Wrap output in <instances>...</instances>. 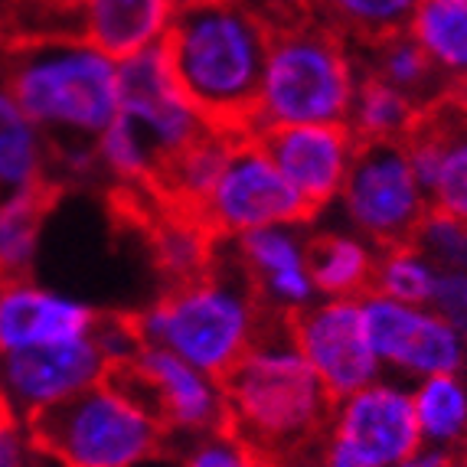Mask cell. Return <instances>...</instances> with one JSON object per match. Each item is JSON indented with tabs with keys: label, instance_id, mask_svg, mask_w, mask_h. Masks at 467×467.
<instances>
[{
	"label": "cell",
	"instance_id": "obj_23",
	"mask_svg": "<svg viewBox=\"0 0 467 467\" xmlns=\"http://www.w3.org/2000/svg\"><path fill=\"white\" fill-rule=\"evenodd\" d=\"M409 36L421 47L451 88L467 78V0H419Z\"/></svg>",
	"mask_w": 467,
	"mask_h": 467
},
{
	"label": "cell",
	"instance_id": "obj_11",
	"mask_svg": "<svg viewBox=\"0 0 467 467\" xmlns=\"http://www.w3.org/2000/svg\"><path fill=\"white\" fill-rule=\"evenodd\" d=\"M288 330L297 353L307 359L334 402L379 379L382 367L369 347L359 301H314L291 314Z\"/></svg>",
	"mask_w": 467,
	"mask_h": 467
},
{
	"label": "cell",
	"instance_id": "obj_38",
	"mask_svg": "<svg viewBox=\"0 0 467 467\" xmlns=\"http://www.w3.org/2000/svg\"><path fill=\"white\" fill-rule=\"evenodd\" d=\"M4 402H7V396H4V392H0V405H4Z\"/></svg>",
	"mask_w": 467,
	"mask_h": 467
},
{
	"label": "cell",
	"instance_id": "obj_26",
	"mask_svg": "<svg viewBox=\"0 0 467 467\" xmlns=\"http://www.w3.org/2000/svg\"><path fill=\"white\" fill-rule=\"evenodd\" d=\"M415 419L425 444L461 448L467 438V382L461 373H438L419 379L412 389Z\"/></svg>",
	"mask_w": 467,
	"mask_h": 467
},
{
	"label": "cell",
	"instance_id": "obj_18",
	"mask_svg": "<svg viewBox=\"0 0 467 467\" xmlns=\"http://www.w3.org/2000/svg\"><path fill=\"white\" fill-rule=\"evenodd\" d=\"M101 314L76 297L20 281L0 285V357L92 337Z\"/></svg>",
	"mask_w": 467,
	"mask_h": 467
},
{
	"label": "cell",
	"instance_id": "obj_12",
	"mask_svg": "<svg viewBox=\"0 0 467 467\" xmlns=\"http://www.w3.org/2000/svg\"><path fill=\"white\" fill-rule=\"evenodd\" d=\"M125 382H131L148 399L164 429L177 435H213L226 431V396L216 376L190 367L177 353L161 347H140L138 357L125 367L111 369Z\"/></svg>",
	"mask_w": 467,
	"mask_h": 467
},
{
	"label": "cell",
	"instance_id": "obj_32",
	"mask_svg": "<svg viewBox=\"0 0 467 467\" xmlns=\"http://www.w3.org/2000/svg\"><path fill=\"white\" fill-rule=\"evenodd\" d=\"M265 16H288V14H304L314 10V0H252Z\"/></svg>",
	"mask_w": 467,
	"mask_h": 467
},
{
	"label": "cell",
	"instance_id": "obj_24",
	"mask_svg": "<svg viewBox=\"0 0 467 467\" xmlns=\"http://www.w3.org/2000/svg\"><path fill=\"white\" fill-rule=\"evenodd\" d=\"M363 49H367L363 72L389 82L392 88L405 92L419 105H429V101L441 99L444 92H451V82L435 69V63L421 53V47L409 33H396V36L369 43Z\"/></svg>",
	"mask_w": 467,
	"mask_h": 467
},
{
	"label": "cell",
	"instance_id": "obj_8",
	"mask_svg": "<svg viewBox=\"0 0 467 467\" xmlns=\"http://www.w3.org/2000/svg\"><path fill=\"white\" fill-rule=\"evenodd\" d=\"M340 202L353 229L376 249L412 242L431 210L402 140L359 144Z\"/></svg>",
	"mask_w": 467,
	"mask_h": 467
},
{
	"label": "cell",
	"instance_id": "obj_15",
	"mask_svg": "<svg viewBox=\"0 0 467 467\" xmlns=\"http://www.w3.org/2000/svg\"><path fill=\"white\" fill-rule=\"evenodd\" d=\"M109 373L111 367L95 337L0 357L4 396H7L10 405L26 409V419L33 412L49 409V405H59L66 399L78 396Z\"/></svg>",
	"mask_w": 467,
	"mask_h": 467
},
{
	"label": "cell",
	"instance_id": "obj_27",
	"mask_svg": "<svg viewBox=\"0 0 467 467\" xmlns=\"http://www.w3.org/2000/svg\"><path fill=\"white\" fill-rule=\"evenodd\" d=\"M415 4L419 0H314V10L347 39L369 47L409 30Z\"/></svg>",
	"mask_w": 467,
	"mask_h": 467
},
{
	"label": "cell",
	"instance_id": "obj_4",
	"mask_svg": "<svg viewBox=\"0 0 467 467\" xmlns=\"http://www.w3.org/2000/svg\"><path fill=\"white\" fill-rule=\"evenodd\" d=\"M357 78L347 36L317 10L268 16V56L249 134L288 125H343Z\"/></svg>",
	"mask_w": 467,
	"mask_h": 467
},
{
	"label": "cell",
	"instance_id": "obj_35",
	"mask_svg": "<svg viewBox=\"0 0 467 467\" xmlns=\"http://www.w3.org/2000/svg\"><path fill=\"white\" fill-rule=\"evenodd\" d=\"M454 92H458V95H461V99H464V101H467V78H464V82H458V86H454Z\"/></svg>",
	"mask_w": 467,
	"mask_h": 467
},
{
	"label": "cell",
	"instance_id": "obj_5",
	"mask_svg": "<svg viewBox=\"0 0 467 467\" xmlns=\"http://www.w3.org/2000/svg\"><path fill=\"white\" fill-rule=\"evenodd\" d=\"M265 314L239 258H216L202 278L177 285L144 314H134V324L148 347L177 353L190 367L223 379L262 334Z\"/></svg>",
	"mask_w": 467,
	"mask_h": 467
},
{
	"label": "cell",
	"instance_id": "obj_16",
	"mask_svg": "<svg viewBox=\"0 0 467 467\" xmlns=\"http://www.w3.org/2000/svg\"><path fill=\"white\" fill-rule=\"evenodd\" d=\"M258 144L268 150L288 183L320 213L340 196L347 173L357 157V138L343 125H288L255 131Z\"/></svg>",
	"mask_w": 467,
	"mask_h": 467
},
{
	"label": "cell",
	"instance_id": "obj_17",
	"mask_svg": "<svg viewBox=\"0 0 467 467\" xmlns=\"http://www.w3.org/2000/svg\"><path fill=\"white\" fill-rule=\"evenodd\" d=\"M235 258L268 314L291 317L317 297L307 268V239H301L295 226H268L239 235Z\"/></svg>",
	"mask_w": 467,
	"mask_h": 467
},
{
	"label": "cell",
	"instance_id": "obj_21",
	"mask_svg": "<svg viewBox=\"0 0 467 467\" xmlns=\"http://www.w3.org/2000/svg\"><path fill=\"white\" fill-rule=\"evenodd\" d=\"M49 140L0 86V196L49 183Z\"/></svg>",
	"mask_w": 467,
	"mask_h": 467
},
{
	"label": "cell",
	"instance_id": "obj_37",
	"mask_svg": "<svg viewBox=\"0 0 467 467\" xmlns=\"http://www.w3.org/2000/svg\"><path fill=\"white\" fill-rule=\"evenodd\" d=\"M180 4H210V0H180Z\"/></svg>",
	"mask_w": 467,
	"mask_h": 467
},
{
	"label": "cell",
	"instance_id": "obj_13",
	"mask_svg": "<svg viewBox=\"0 0 467 467\" xmlns=\"http://www.w3.org/2000/svg\"><path fill=\"white\" fill-rule=\"evenodd\" d=\"M330 438L350 448L367 467H399L421 444L412 389L399 382H369L347 399H337Z\"/></svg>",
	"mask_w": 467,
	"mask_h": 467
},
{
	"label": "cell",
	"instance_id": "obj_2",
	"mask_svg": "<svg viewBox=\"0 0 467 467\" xmlns=\"http://www.w3.org/2000/svg\"><path fill=\"white\" fill-rule=\"evenodd\" d=\"M164 49L206 125L233 134L252 131L268 56V16L252 0L180 4Z\"/></svg>",
	"mask_w": 467,
	"mask_h": 467
},
{
	"label": "cell",
	"instance_id": "obj_19",
	"mask_svg": "<svg viewBox=\"0 0 467 467\" xmlns=\"http://www.w3.org/2000/svg\"><path fill=\"white\" fill-rule=\"evenodd\" d=\"M177 10L180 0H86L76 10V36L121 63L164 47Z\"/></svg>",
	"mask_w": 467,
	"mask_h": 467
},
{
	"label": "cell",
	"instance_id": "obj_30",
	"mask_svg": "<svg viewBox=\"0 0 467 467\" xmlns=\"http://www.w3.org/2000/svg\"><path fill=\"white\" fill-rule=\"evenodd\" d=\"M183 467H272L255 448L235 438L233 431H213L190 444Z\"/></svg>",
	"mask_w": 467,
	"mask_h": 467
},
{
	"label": "cell",
	"instance_id": "obj_33",
	"mask_svg": "<svg viewBox=\"0 0 467 467\" xmlns=\"http://www.w3.org/2000/svg\"><path fill=\"white\" fill-rule=\"evenodd\" d=\"M43 4H49L53 10H72V14H76V10L82 7L86 0H43Z\"/></svg>",
	"mask_w": 467,
	"mask_h": 467
},
{
	"label": "cell",
	"instance_id": "obj_3",
	"mask_svg": "<svg viewBox=\"0 0 467 467\" xmlns=\"http://www.w3.org/2000/svg\"><path fill=\"white\" fill-rule=\"evenodd\" d=\"M4 88L47 140H95L118 118V59L76 33L4 47Z\"/></svg>",
	"mask_w": 467,
	"mask_h": 467
},
{
	"label": "cell",
	"instance_id": "obj_7",
	"mask_svg": "<svg viewBox=\"0 0 467 467\" xmlns=\"http://www.w3.org/2000/svg\"><path fill=\"white\" fill-rule=\"evenodd\" d=\"M317 213L311 210V202L275 167L255 134L235 138L210 196L196 213L216 239H239L268 226H304Z\"/></svg>",
	"mask_w": 467,
	"mask_h": 467
},
{
	"label": "cell",
	"instance_id": "obj_31",
	"mask_svg": "<svg viewBox=\"0 0 467 467\" xmlns=\"http://www.w3.org/2000/svg\"><path fill=\"white\" fill-rule=\"evenodd\" d=\"M431 307L467 340V272H441Z\"/></svg>",
	"mask_w": 467,
	"mask_h": 467
},
{
	"label": "cell",
	"instance_id": "obj_6",
	"mask_svg": "<svg viewBox=\"0 0 467 467\" xmlns=\"http://www.w3.org/2000/svg\"><path fill=\"white\" fill-rule=\"evenodd\" d=\"M167 438L148 399L115 373L30 415V441L63 467H144Z\"/></svg>",
	"mask_w": 467,
	"mask_h": 467
},
{
	"label": "cell",
	"instance_id": "obj_25",
	"mask_svg": "<svg viewBox=\"0 0 467 467\" xmlns=\"http://www.w3.org/2000/svg\"><path fill=\"white\" fill-rule=\"evenodd\" d=\"M425 105L412 101L405 92L392 88L389 82L359 72L357 95H353L347 128L353 131L357 144H376V140H402Z\"/></svg>",
	"mask_w": 467,
	"mask_h": 467
},
{
	"label": "cell",
	"instance_id": "obj_34",
	"mask_svg": "<svg viewBox=\"0 0 467 467\" xmlns=\"http://www.w3.org/2000/svg\"><path fill=\"white\" fill-rule=\"evenodd\" d=\"M278 467H311V454H304V458L288 461V464H278ZM314 467H320V454H317V464H314Z\"/></svg>",
	"mask_w": 467,
	"mask_h": 467
},
{
	"label": "cell",
	"instance_id": "obj_10",
	"mask_svg": "<svg viewBox=\"0 0 467 467\" xmlns=\"http://www.w3.org/2000/svg\"><path fill=\"white\" fill-rule=\"evenodd\" d=\"M359 314L379 367L415 379L467 367V340L431 304H405L369 291L359 297Z\"/></svg>",
	"mask_w": 467,
	"mask_h": 467
},
{
	"label": "cell",
	"instance_id": "obj_14",
	"mask_svg": "<svg viewBox=\"0 0 467 467\" xmlns=\"http://www.w3.org/2000/svg\"><path fill=\"white\" fill-rule=\"evenodd\" d=\"M402 144L431 210L467 226V101L454 88L429 101Z\"/></svg>",
	"mask_w": 467,
	"mask_h": 467
},
{
	"label": "cell",
	"instance_id": "obj_28",
	"mask_svg": "<svg viewBox=\"0 0 467 467\" xmlns=\"http://www.w3.org/2000/svg\"><path fill=\"white\" fill-rule=\"evenodd\" d=\"M438 265L412 242L379 249L373 275V295H386L405 304H431L438 288Z\"/></svg>",
	"mask_w": 467,
	"mask_h": 467
},
{
	"label": "cell",
	"instance_id": "obj_36",
	"mask_svg": "<svg viewBox=\"0 0 467 467\" xmlns=\"http://www.w3.org/2000/svg\"><path fill=\"white\" fill-rule=\"evenodd\" d=\"M461 458H464V464H467V438L461 441Z\"/></svg>",
	"mask_w": 467,
	"mask_h": 467
},
{
	"label": "cell",
	"instance_id": "obj_22",
	"mask_svg": "<svg viewBox=\"0 0 467 467\" xmlns=\"http://www.w3.org/2000/svg\"><path fill=\"white\" fill-rule=\"evenodd\" d=\"M56 202V180L0 196V285L20 281L39 249L43 219Z\"/></svg>",
	"mask_w": 467,
	"mask_h": 467
},
{
	"label": "cell",
	"instance_id": "obj_9",
	"mask_svg": "<svg viewBox=\"0 0 467 467\" xmlns=\"http://www.w3.org/2000/svg\"><path fill=\"white\" fill-rule=\"evenodd\" d=\"M118 115L144 134L161 171L210 128L173 76L164 47L144 49L118 63Z\"/></svg>",
	"mask_w": 467,
	"mask_h": 467
},
{
	"label": "cell",
	"instance_id": "obj_39",
	"mask_svg": "<svg viewBox=\"0 0 467 467\" xmlns=\"http://www.w3.org/2000/svg\"><path fill=\"white\" fill-rule=\"evenodd\" d=\"M20 4H24V0H20ZM26 4H30V0H26Z\"/></svg>",
	"mask_w": 467,
	"mask_h": 467
},
{
	"label": "cell",
	"instance_id": "obj_1",
	"mask_svg": "<svg viewBox=\"0 0 467 467\" xmlns=\"http://www.w3.org/2000/svg\"><path fill=\"white\" fill-rule=\"evenodd\" d=\"M226 431L255 448L272 467L314 451L330 431L334 396L291 340L288 317L265 314L262 334L223 376Z\"/></svg>",
	"mask_w": 467,
	"mask_h": 467
},
{
	"label": "cell",
	"instance_id": "obj_20",
	"mask_svg": "<svg viewBox=\"0 0 467 467\" xmlns=\"http://www.w3.org/2000/svg\"><path fill=\"white\" fill-rule=\"evenodd\" d=\"M376 255L379 249L369 245L363 235L320 233L307 239V268L314 288L330 301H359L373 291Z\"/></svg>",
	"mask_w": 467,
	"mask_h": 467
},
{
	"label": "cell",
	"instance_id": "obj_29",
	"mask_svg": "<svg viewBox=\"0 0 467 467\" xmlns=\"http://www.w3.org/2000/svg\"><path fill=\"white\" fill-rule=\"evenodd\" d=\"M412 245L435 262L438 272H467V226L458 219L429 210L415 229Z\"/></svg>",
	"mask_w": 467,
	"mask_h": 467
}]
</instances>
